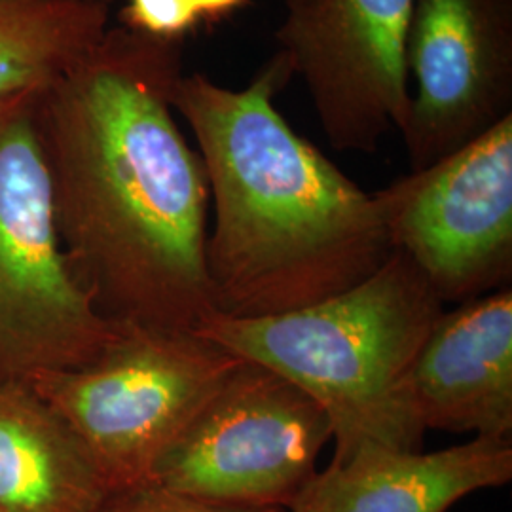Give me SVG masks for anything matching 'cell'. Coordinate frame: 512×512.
<instances>
[{
  "label": "cell",
  "instance_id": "2",
  "mask_svg": "<svg viewBox=\"0 0 512 512\" xmlns=\"http://www.w3.org/2000/svg\"><path fill=\"white\" fill-rule=\"evenodd\" d=\"M293 73L275 54L243 90L183 74L188 124L215 203L205 266L228 317L300 310L344 293L393 253L374 194L344 175L275 107Z\"/></svg>",
  "mask_w": 512,
  "mask_h": 512
},
{
  "label": "cell",
  "instance_id": "11",
  "mask_svg": "<svg viewBox=\"0 0 512 512\" xmlns=\"http://www.w3.org/2000/svg\"><path fill=\"white\" fill-rule=\"evenodd\" d=\"M511 478L509 439L475 437L431 454L366 450L313 476L289 512H448Z\"/></svg>",
  "mask_w": 512,
  "mask_h": 512
},
{
  "label": "cell",
  "instance_id": "6",
  "mask_svg": "<svg viewBox=\"0 0 512 512\" xmlns=\"http://www.w3.org/2000/svg\"><path fill=\"white\" fill-rule=\"evenodd\" d=\"M330 439L321 404L243 359L158 461L154 482L211 505L289 512Z\"/></svg>",
  "mask_w": 512,
  "mask_h": 512
},
{
  "label": "cell",
  "instance_id": "8",
  "mask_svg": "<svg viewBox=\"0 0 512 512\" xmlns=\"http://www.w3.org/2000/svg\"><path fill=\"white\" fill-rule=\"evenodd\" d=\"M275 38L308 88L330 145L372 154L410 110L406 38L414 0H283Z\"/></svg>",
  "mask_w": 512,
  "mask_h": 512
},
{
  "label": "cell",
  "instance_id": "16",
  "mask_svg": "<svg viewBox=\"0 0 512 512\" xmlns=\"http://www.w3.org/2000/svg\"><path fill=\"white\" fill-rule=\"evenodd\" d=\"M190 2L198 10L200 18L215 21L236 12L241 6H245L247 0H190Z\"/></svg>",
  "mask_w": 512,
  "mask_h": 512
},
{
  "label": "cell",
  "instance_id": "13",
  "mask_svg": "<svg viewBox=\"0 0 512 512\" xmlns=\"http://www.w3.org/2000/svg\"><path fill=\"white\" fill-rule=\"evenodd\" d=\"M110 8L0 0V101L50 84L109 29Z\"/></svg>",
  "mask_w": 512,
  "mask_h": 512
},
{
  "label": "cell",
  "instance_id": "7",
  "mask_svg": "<svg viewBox=\"0 0 512 512\" xmlns=\"http://www.w3.org/2000/svg\"><path fill=\"white\" fill-rule=\"evenodd\" d=\"M374 198L391 249L412 260L442 304L511 287L512 114Z\"/></svg>",
  "mask_w": 512,
  "mask_h": 512
},
{
  "label": "cell",
  "instance_id": "5",
  "mask_svg": "<svg viewBox=\"0 0 512 512\" xmlns=\"http://www.w3.org/2000/svg\"><path fill=\"white\" fill-rule=\"evenodd\" d=\"M35 92L0 101V384L93 361L116 336L63 251Z\"/></svg>",
  "mask_w": 512,
  "mask_h": 512
},
{
  "label": "cell",
  "instance_id": "14",
  "mask_svg": "<svg viewBox=\"0 0 512 512\" xmlns=\"http://www.w3.org/2000/svg\"><path fill=\"white\" fill-rule=\"evenodd\" d=\"M92 512H287L285 509H236L198 501L150 482L110 492Z\"/></svg>",
  "mask_w": 512,
  "mask_h": 512
},
{
  "label": "cell",
  "instance_id": "17",
  "mask_svg": "<svg viewBox=\"0 0 512 512\" xmlns=\"http://www.w3.org/2000/svg\"><path fill=\"white\" fill-rule=\"evenodd\" d=\"M50 2H74V4H90V6H105V8H110L114 0H50Z\"/></svg>",
  "mask_w": 512,
  "mask_h": 512
},
{
  "label": "cell",
  "instance_id": "18",
  "mask_svg": "<svg viewBox=\"0 0 512 512\" xmlns=\"http://www.w3.org/2000/svg\"><path fill=\"white\" fill-rule=\"evenodd\" d=\"M0 512H6V511H4V509H0Z\"/></svg>",
  "mask_w": 512,
  "mask_h": 512
},
{
  "label": "cell",
  "instance_id": "1",
  "mask_svg": "<svg viewBox=\"0 0 512 512\" xmlns=\"http://www.w3.org/2000/svg\"><path fill=\"white\" fill-rule=\"evenodd\" d=\"M183 74V40L109 27L35 99L63 251L114 325L194 330L215 313L209 183L173 114Z\"/></svg>",
  "mask_w": 512,
  "mask_h": 512
},
{
  "label": "cell",
  "instance_id": "4",
  "mask_svg": "<svg viewBox=\"0 0 512 512\" xmlns=\"http://www.w3.org/2000/svg\"><path fill=\"white\" fill-rule=\"evenodd\" d=\"M241 361L194 330L118 325L90 363L27 384L116 492L154 482L158 461Z\"/></svg>",
  "mask_w": 512,
  "mask_h": 512
},
{
  "label": "cell",
  "instance_id": "10",
  "mask_svg": "<svg viewBox=\"0 0 512 512\" xmlns=\"http://www.w3.org/2000/svg\"><path fill=\"white\" fill-rule=\"evenodd\" d=\"M421 427L512 440V289L444 311L404 382Z\"/></svg>",
  "mask_w": 512,
  "mask_h": 512
},
{
  "label": "cell",
  "instance_id": "12",
  "mask_svg": "<svg viewBox=\"0 0 512 512\" xmlns=\"http://www.w3.org/2000/svg\"><path fill=\"white\" fill-rule=\"evenodd\" d=\"M109 484L33 385L0 384V509L92 512Z\"/></svg>",
  "mask_w": 512,
  "mask_h": 512
},
{
  "label": "cell",
  "instance_id": "3",
  "mask_svg": "<svg viewBox=\"0 0 512 512\" xmlns=\"http://www.w3.org/2000/svg\"><path fill=\"white\" fill-rule=\"evenodd\" d=\"M444 304L408 256L393 251L365 281L300 310L213 313L194 332L306 391L329 416L330 465L366 450L421 452L425 429L404 382Z\"/></svg>",
  "mask_w": 512,
  "mask_h": 512
},
{
  "label": "cell",
  "instance_id": "15",
  "mask_svg": "<svg viewBox=\"0 0 512 512\" xmlns=\"http://www.w3.org/2000/svg\"><path fill=\"white\" fill-rule=\"evenodd\" d=\"M124 19L131 31L148 37L183 40L202 18L190 0H128Z\"/></svg>",
  "mask_w": 512,
  "mask_h": 512
},
{
  "label": "cell",
  "instance_id": "9",
  "mask_svg": "<svg viewBox=\"0 0 512 512\" xmlns=\"http://www.w3.org/2000/svg\"><path fill=\"white\" fill-rule=\"evenodd\" d=\"M406 71L401 135L420 171L511 116L512 0H414Z\"/></svg>",
  "mask_w": 512,
  "mask_h": 512
}]
</instances>
